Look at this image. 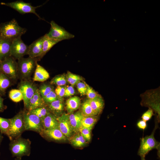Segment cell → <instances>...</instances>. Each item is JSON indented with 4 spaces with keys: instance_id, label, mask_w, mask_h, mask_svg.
Here are the masks:
<instances>
[{
    "instance_id": "cell-1",
    "label": "cell",
    "mask_w": 160,
    "mask_h": 160,
    "mask_svg": "<svg viewBox=\"0 0 160 160\" xmlns=\"http://www.w3.org/2000/svg\"><path fill=\"white\" fill-rule=\"evenodd\" d=\"M27 29L19 25L14 19L0 24V38L13 41L26 32Z\"/></svg>"
},
{
    "instance_id": "cell-2",
    "label": "cell",
    "mask_w": 160,
    "mask_h": 160,
    "mask_svg": "<svg viewBox=\"0 0 160 160\" xmlns=\"http://www.w3.org/2000/svg\"><path fill=\"white\" fill-rule=\"evenodd\" d=\"M10 141L9 148L13 157L21 159L23 156H30L31 142L29 139L21 136Z\"/></svg>"
},
{
    "instance_id": "cell-3",
    "label": "cell",
    "mask_w": 160,
    "mask_h": 160,
    "mask_svg": "<svg viewBox=\"0 0 160 160\" xmlns=\"http://www.w3.org/2000/svg\"><path fill=\"white\" fill-rule=\"evenodd\" d=\"M17 63L18 76L23 80H28L36 68L37 60L30 57H23Z\"/></svg>"
},
{
    "instance_id": "cell-4",
    "label": "cell",
    "mask_w": 160,
    "mask_h": 160,
    "mask_svg": "<svg viewBox=\"0 0 160 160\" xmlns=\"http://www.w3.org/2000/svg\"><path fill=\"white\" fill-rule=\"evenodd\" d=\"M11 124L8 137L11 140L21 136L25 130L23 111H21L10 119Z\"/></svg>"
},
{
    "instance_id": "cell-5",
    "label": "cell",
    "mask_w": 160,
    "mask_h": 160,
    "mask_svg": "<svg viewBox=\"0 0 160 160\" xmlns=\"http://www.w3.org/2000/svg\"><path fill=\"white\" fill-rule=\"evenodd\" d=\"M156 128V126L150 135L140 138V145L137 154L141 158H145L149 152L153 149L159 150L160 143L156 140L154 137V133Z\"/></svg>"
},
{
    "instance_id": "cell-6",
    "label": "cell",
    "mask_w": 160,
    "mask_h": 160,
    "mask_svg": "<svg viewBox=\"0 0 160 160\" xmlns=\"http://www.w3.org/2000/svg\"><path fill=\"white\" fill-rule=\"evenodd\" d=\"M0 71L11 80H15L18 76L17 63L15 59L11 56L2 60L0 66Z\"/></svg>"
},
{
    "instance_id": "cell-7",
    "label": "cell",
    "mask_w": 160,
    "mask_h": 160,
    "mask_svg": "<svg viewBox=\"0 0 160 160\" xmlns=\"http://www.w3.org/2000/svg\"><path fill=\"white\" fill-rule=\"evenodd\" d=\"M25 130H31L40 133L43 129L41 120L37 116L25 109L23 110Z\"/></svg>"
},
{
    "instance_id": "cell-8",
    "label": "cell",
    "mask_w": 160,
    "mask_h": 160,
    "mask_svg": "<svg viewBox=\"0 0 160 160\" xmlns=\"http://www.w3.org/2000/svg\"><path fill=\"white\" fill-rule=\"evenodd\" d=\"M51 28L49 32L46 34L49 38L59 42L63 40L73 38L74 36L70 33L56 23L54 21L50 22Z\"/></svg>"
},
{
    "instance_id": "cell-9",
    "label": "cell",
    "mask_w": 160,
    "mask_h": 160,
    "mask_svg": "<svg viewBox=\"0 0 160 160\" xmlns=\"http://www.w3.org/2000/svg\"><path fill=\"white\" fill-rule=\"evenodd\" d=\"M18 88L22 93L24 107L26 108L29 100L38 88L34 83L28 80H22L19 83Z\"/></svg>"
},
{
    "instance_id": "cell-10",
    "label": "cell",
    "mask_w": 160,
    "mask_h": 160,
    "mask_svg": "<svg viewBox=\"0 0 160 160\" xmlns=\"http://www.w3.org/2000/svg\"><path fill=\"white\" fill-rule=\"evenodd\" d=\"M1 4L9 7L21 14L33 13L39 19H42L36 12V9L41 5L33 7L31 3H25L20 0L8 3L1 2Z\"/></svg>"
},
{
    "instance_id": "cell-11",
    "label": "cell",
    "mask_w": 160,
    "mask_h": 160,
    "mask_svg": "<svg viewBox=\"0 0 160 160\" xmlns=\"http://www.w3.org/2000/svg\"><path fill=\"white\" fill-rule=\"evenodd\" d=\"M28 50V46L25 44L22 40L21 37L13 40L11 43L10 56L15 59L18 60L23 57L27 55Z\"/></svg>"
},
{
    "instance_id": "cell-12",
    "label": "cell",
    "mask_w": 160,
    "mask_h": 160,
    "mask_svg": "<svg viewBox=\"0 0 160 160\" xmlns=\"http://www.w3.org/2000/svg\"><path fill=\"white\" fill-rule=\"evenodd\" d=\"M69 115L64 113L57 117L59 129L67 138L71 137L74 132L70 122Z\"/></svg>"
},
{
    "instance_id": "cell-13",
    "label": "cell",
    "mask_w": 160,
    "mask_h": 160,
    "mask_svg": "<svg viewBox=\"0 0 160 160\" xmlns=\"http://www.w3.org/2000/svg\"><path fill=\"white\" fill-rule=\"evenodd\" d=\"M39 134L44 138L55 141H64L67 140L68 138L59 128L49 129H43Z\"/></svg>"
},
{
    "instance_id": "cell-14",
    "label": "cell",
    "mask_w": 160,
    "mask_h": 160,
    "mask_svg": "<svg viewBox=\"0 0 160 160\" xmlns=\"http://www.w3.org/2000/svg\"><path fill=\"white\" fill-rule=\"evenodd\" d=\"M44 36L40 37L28 46L27 55L32 58H37L40 55L42 48Z\"/></svg>"
},
{
    "instance_id": "cell-15",
    "label": "cell",
    "mask_w": 160,
    "mask_h": 160,
    "mask_svg": "<svg viewBox=\"0 0 160 160\" xmlns=\"http://www.w3.org/2000/svg\"><path fill=\"white\" fill-rule=\"evenodd\" d=\"M41 121L43 129H44L59 128L57 117L50 112L41 120Z\"/></svg>"
},
{
    "instance_id": "cell-16",
    "label": "cell",
    "mask_w": 160,
    "mask_h": 160,
    "mask_svg": "<svg viewBox=\"0 0 160 160\" xmlns=\"http://www.w3.org/2000/svg\"><path fill=\"white\" fill-rule=\"evenodd\" d=\"M84 115L81 112L77 111L69 115L70 123L74 132H78L81 126V122Z\"/></svg>"
},
{
    "instance_id": "cell-17",
    "label": "cell",
    "mask_w": 160,
    "mask_h": 160,
    "mask_svg": "<svg viewBox=\"0 0 160 160\" xmlns=\"http://www.w3.org/2000/svg\"><path fill=\"white\" fill-rule=\"evenodd\" d=\"M87 100L97 115L101 113L104 105V100L101 96L99 95L93 99H88Z\"/></svg>"
},
{
    "instance_id": "cell-18",
    "label": "cell",
    "mask_w": 160,
    "mask_h": 160,
    "mask_svg": "<svg viewBox=\"0 0 160 160\" xmlns=\"http://www.w3.org/2000/svg\"><path fill=\"white\" fill-rule=\"evenodd\" d=\"M49 77V73L44 68L37 63L33 78V81L44 82Z\"/></svg>"
},
{
    "instance_id": "cell-19",
    "label": "cell",
    "mask_w": 160,
    "mask_h": 160,
    "mask_svg": "<svg viewBox=\"0 0 160 160\" xmlns=\"http://www.w3.org/2000/svg\"><path fill=\"white\" fill-rule=\"evenodd\" d=\"M12 41L0 38V57L2 60L10 56V50Z\"/></svg>"
},
{
    "instance_id": "cell-20",
    "label": "cell",
    "mask_w": 160,
    "mask_h": 160,
    "mask_svg": "<svg viewBox=\"0 0 160 160\" xmlns=\"http://www.w3.org/2000/svg\"><path fill=\"white\" fill-rule=\"evenodd\" d=\"M43 36L42 52L40 56L36 58L37 61L41 59L54 45L59 42L49 38L46 34Z\"/></svg>"
},
{
    "instance_id": "cell-21",
    "label": "cell",
    "mask_w": 160,
    "mask_h": 160,
    "mask_svg": "<svg viewBox=\"0 0 160 160\" xmlns=\"http://www.w3.org/2000/svg\"><path fill=\"white\" fill-rule=\"evenodd\" d=\"M81 104L80 98L77 96L72 97L66 101V108L68 113H71L78 109Z\"/></svg>"
},
{
    "instance_id": "cell-22",
    "label": "cell",
    "mask_w": 160,
    "mask_h": 160,
    "mask_svg": "<svg viewBox=\"0 0 160 160\" xmlns=\"http://www.w3.org/2000/svg\"><path fill=\"white\" fill-rule=\"evenodd\" d=\"M98 119L97 115L84 116L81 122V126L92 130Z\"/></svg>"
},
{
    "instance_id": "cell-23",
    "label": "cell",
    "mask_w": 160,
    "mask_h": 160,
    "mask_svg": "<svg viewBox=\"0 0 160 160\" xmlns=\"http://www.w3.org/2000/svg\"><path fill=\"white\" fill-rule=\"evenodd\" d=\"M11 79L1 72L0 73V95H4L7 89L10 86Z\"/></svg>"
},
{
    "instance_id": "cell-24",
    "label": "cell",
    "mask_w": 160,
    "mask_h": 160,
    "mask_svg": "<svg viewBox=\"0 0 160 160\" xmlns=\"http://www.w3.org/2000/svg\"><path fill=\"white\" fill-rule=\"evenodd\" d=\"M49 111L57 113L62 111L64 108V103L63 98L58 97L55 100L47 105Z\"/></svg>"
},
{
    "instance_id": "cell-25",
    "label": "cell",
    "mask_w": 160,
    "mask_h": 160,
    "mask_svg": "<svg viewBox=\"0 0 160 160\" xmlns=\"http://www.w3.org/2000/svg\"><path fill=\"white\" fill-rule=\"evenodd\" d=\"M70 142L73 146L79 148L85 146L87 142L79 132L70 138Z\"/></svg>"
},
{
    "instance_id": "cell-26",
    "label": "cell",
    "mask_w": 160,
    "mask_h": 160,
    "mask_svg": "<svg viewBox=\"0 0 160 160\" xmlns=\"http://www.w3.org/2000/svg\"><path fill=\"white\" fill-rule=\"evenodd\" d=\"M10 124V119H6L0 117L1 134H4L8 136Z\"/></svg>"
},
{
    "instance_id": "cell-27",
    "label": "cell",
    "mask_w": 160,
    "mask_h": 160,
    "mask_svg": "<svg viewBox=\"0 0 160 160\" xmlns=\"http://www.w3.org/2000/svg\"><path fill=\"white\" fill-rule=\"evenodd\" d=\"M9 97L14 102L17 103L23 100L22 93L19 89H13L9 92Z\"/></svg>"
},
{
    "instance_id": "cell-28",
    "label": "cell",
    "mask_w": 160,
    "mask_h": 160,
    "mask_svg": "<svg viewBox=\"0 0 160 160\" xmlns=\"http://www.w3.org/2000/svg\"><path fill=\"white\" fill-rule=\"evenodd\" d=\"M29 112L37 116L41 120L50 112L49 109L46 107H38Z\"/></svg>"
},
{
    "instance_id": "cell-29",
    "label": "cell",
    "mask_w": 160,
    "mask_h": 160,
    "mask_svg": "<svg viewBox=\"0 0 160 160\" xmlns=\"http://www.w3.org/2000/svg\"><path fill=\"white\" fill-rule=\"evenodd\" d=\"M66 77L67 82L73 86L82 80V78L80 76L72 73L69 71H68Z\"/></svg>"
},
{
    "instance_id": "cell-30",
    "label": "cell",
    "mask_w": 160,
    "mask_h": 160,
    "mask_svg": "<svg viewBox=\"0 0 160 160\" xmlns=\"http://www.w3.org/2000/svg\"><path fill=\"white\" fill-rule=\"evenodd\" d=\"M67 82L66 75L63 74L54 77L51 81L50 84L57 86H63L65 85Z\"/></svg>"
},
{
    "instance_id": "cell-31",
    "label": "cell",
    "mask_w": 160,
    "mask_h": 160,
    "mask_svg": "<svg viewBox=\"0 0 160 160\" xmlns=\"http://www.w3.org/2000/svg\"><path fill=\"white\" fill-rule=\"evenodd\" d=\"M81 112L84 116L97 115L87 100L83 103L82 105Z\"/></svg>"
},
{
    "instance_id": "cell-32",
    "label": "cell",
    "mask_w": 160,
    "mask_h": 160,
    "mask_svg": "<svg viewBox=\"0 0 160 160\" xmlns=\"http://www.w3.org/2000/svg\"><path fill=\"white\" fill-rule=\"evenodd\" d=\"M53 89V86L44 84L41 85L38 89L39 92L43 98Z\"/></svg>"
},
{
    "instance_id": "cell-33",
    "label": "cell",
    "mask_w": 160,
    "mask_h": 160,
    "mask_svg": "<svg viewBox=\"0 0 160 160\" xmlns=\"http://www.w3.org/2000/svg\"><path fill=\"white\" fill-rule=\"evenodd\" d=\"M91 130L82 126H81L79 130V132L81 133L87 142H89L91 140Z\"/></svg>"
},
{
    "instance_id": "cell-34",
    "label": "cell",
    "mask_w": 160,
    "mask_h": 160,
    "mask_svg": "<svg viewBox=\"0 0 160 160\" xmlns=\"http://www.w3.org/2000/svg\"><path fill=\"white\" fill-rule=\"evenodd\" d=\"M55 92L54 89L51 91L43 99L47 105L57 100L58 97Z\"/></svg>"
},
{
    "instance_id": "cell-35",
    "label": "cell",
    "mask_w": 160,
    "mask_h": 160,
    "mask_svg": "<svg viewBox=\"0 0 160 160\" xmlns=\"http://www.w3.org/2000/svg\"><path fill=\"white\" fill-rule=\"evenodd\" d=\"M77 90L81 95H86L87 86L86 84L81 81L78 82L76 84Z\"/></svg>"
},
{
    "instance_id": "cell-36",
    "label": "cell",
    "mask_w": 160,
    "mask_h": 160,
    "mask_svg": "<svg viewBox=\"0 0 160 160\" xmlns=\"http://www.w3.org/2000/svg\"><path fill=\"white\" fill-rule=\"evenodd\" d=\"M33 99L38 102L42 107H46V103L41 97L39 91L38 89L37 90L33 96Z\"/></svg>"
},
{
    "instance_id": "cell-37",
    "label": "cell",
    "mask_w": 160,
    "mask_h": 160,
    "mask_svg": "<svg viewBox=\"0 0 160 160\" xmlns=\"http://www.w3.org/2000/svg\"><path fill=\"white\" fill-rule=\"evenodd\" d=\"M87 90L86 95L88 99H93L99 95L88 84H86Z\"/></svg>"
},
{
    "instance_id": "cell-38",
    "label": "cell",
    "mask_w": 160,
    "mask_h": 160,
    "mask_svg": "<svg viewBox=\"0 0 160 160\" xmlns=\"http://www.w3.org/2000/svg\"><path fill=\"white\" fill-rule=\"evenodd\" d=\"M153 115V109L149 108L148 110L143 114L141 118L143 120L146 122L151 118Z\"/></svg>"
},
{
    "instance_id": "cell-39",
    "label": "cell",
    "mask_w": 160,
    "mask_h": 160,
    "mask_svg": "<svg viewBox=\"0 0 160 160\" xmlns=\"http://www.w3.org/2000/svg\"><path fill=\"white\" fill-rule=\"evenodd\" d=\"M75 93L74 89L73 86H66L65 87V94L64 96L68 97L74 95Z\"/></svg>"
},
{
    "instance_id": "cell-40",
    "label": "cell",
    "mask_w": 160,
    "mask_h": 160,
    "mask_svg": "<svg viewBox=\"0 0 160 160\" xmlns=\"http://www.w3.org/2000/svg\"><path fill=\"white\" fill-rule=\"evenodd\" d=\"M65 87L63 86H57L55 90L57 96L60 98H63L64 96Z\"/></svg>"
},
{
    "instance_id": "cell-41",
    "label": "cell",
    "mask_w": 160,
    "mask_h": 160,
    "mask_svg": "<svg viewBox=\"0 0 160 160\" xmlns=\"http://www.w3.org/2000/svg\"><path fill=\"white\" fill-rule=\"evenodd\" d=\"M137 125L139 128L144 130L147 127V124L146 121L142 120L137 122Z\"/></svg>"
},
{
    "instance_id": "cell-42",
    "label": "cell",
    "mask_w": 160,
    "mask_h": 160,
    "mask_svg": "<svg viewBox=\"0 0 160 160\" xmlns=\"http://www.w3.org/2000/svg\"><path fill=\"white\" fill-rule=\"evenodd\" d=\"M4 99L0 95V112H3L7 108V106L4 105Z\"/></svg>"
},
{
    "instance_id": "cell-43",
    "label": "cell",
    "mask_w": 160,
    "mask_h": 160,
    "mask_svg": "<svg viewBox=\"0 0 160 160\" xmlns=\"http://www.w3.org/2000/svg\"><path fill=\"white\" fill-rule=\"evenodd\" d=\"M3 138V137L2 135V134H0V145L1 144V143L2 140Z\"/></svg>"
},
{
    "instance_id": "cell-44",
    "label": "cell",
    "mask_w": 160,
    "mask_h": 160,
    "mask_svg": "<svg viewBox=\"0 0 160 160\" xmlns=\"http://www.w3.org/2000/svg\"><path fill=\"white\" fill-rule=\"evenodd\" d=\"M2 61V59H1V58L0 57V66L1 65V64Z\"/></svg>"
},
{
    "instance_id": "cell-45",
    "label": "cell",
    "mask_w": 160,
    "mask_h": 160,
    "mask_svg": "<svg viewBox=\"0 0 160 160\" xmlns=\"http://www.w3.org/2000/svg\"><path fill=\"white\" fill-rule=\"evenodd\" d=\"M16 160H21V159L16 158Z\"/></svg>"
},
{
    "instance_id": "cell-46",
    "label": "cell",
    "mask_w": 160,
    "mask_h": 160,
    "mask_svg": "<svg viewBox=\"0 0 160 160\" xmlns=\"http://www.w3.org/2000/svg\"><path fill=\"white\" fill-rule=\"evenodd\" d=\"M141 158V160H146L145 159V158Z\"/></svg>"
},
{
    "instance_id": "cell-47",
    "label": "cell",
    "mask_w": 160,
    "mask_h": 160,
    "mask_svg": "<svg viewBox=\"0 0 160 160\" xmlns=\"http://www.w3.org/2000/svg\"></svg>"
},
{
    "instance_id": "cell-48",
    "label": "cell",
    "mask_w": 160,
    "mask_h": 160,
    "mask_svg": "<svg viewBox=\"0 0 160 160\" xmlns=\"http://www.w3.org/2000/svg\"><path fill=\"white\" fill-rule=\"evenodd\" d=\"M1 72V71H0V73Z\"/></svg>"
}]
</instances>
